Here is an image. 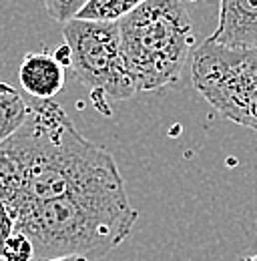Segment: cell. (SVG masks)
Returning a JSON list of instances; mask_svg holds the SVG:
<instances>
[{
  "label": "cell",
  "mask_w": 257,
  "mask_h": 261,
  "mask_svg": "<svg viewBox=\"0 0 257 261\" xmlns=\"http://www.w3.org/2000/svg\"><path fill=\"white\" fill-rule=\"evenodd\" d=\"M18 81L36 100H53L64 87V68L53 55L29 53L18 68Z\"/></svg>",
  "instance_id": "cell-7"
},
{
  "label": "cell",
  "mask_w": 257,
  "mask_h": 261,
  "mask_svg": "<svg viewBox=\"0 0 257 261\" xmlns=\"http://www.w3.org/2000/svg\"><path fill=\"white\" fill-rule=\"evenodd\" d=\"M191 81L219 115L257 130V50L225 48L207 38L193 55Z\"/></svg>",
  "instance_id": "cell-4"
},
{
  "label": "cell",
  "mask_w": 257,
  "mask_h": 261,
  "mask_svg": "<svg viewBox=\"0 0 257 261\" xmlns=\"http://www.w3.org/2000/svg\"><path fill=\"white\" fill-rule=\"evenodd\" d=\"M42 261H87V259L85 257H57V259H42Z\"/></svg>",
  "instance_id": "cell-13"
},
{
  "label": "cell",
  "mask_w": 257,
  "mask_h": 261,
  "mask_svg": "<svg viewBox=\"0 0 257 261\" xmlns=\"http://www.w3.org/2000/svg\"><path fill=\"white\" fill-rule=\"evenodd\" d=\"M0 259L2 261H34V247H32V241L18 229H14L2 249H0Z\"/></svg>",
  "instance_id": "cell-10"
},
{
  "label": "cell",
  "mask_w": 257,
  "mask_h": 261,
  "mask_svg": "<svg viewBox=\"0 0 257 261\" xmlns=\"http://www.w3.org/2000/svg\"><path fill=\"white\" fill-rule=\"evenodd\" d=\"M145 2L147 0H89L76 18L95 22H119Z\"/></svg>",
  "instance_id": "cell-9"
},
{
  "label": "cell",
  "mask_w": 257,
  "mask_h": 261,
  "mask_svg": "<svg viewBox=\"0 0 257 261\" xmlns=\"http://www.w3.org/2000/svg\"><path fill=\"white\" fill-rule=\"evenodd\" d=\"M243 261H257V253H255V255H251V257H245Z\"/></svg>",
  "instance_id": "cell-14"
},
{
  "label": "cell",
  "mask_w": 257,
  "mask_h": 261,
  "mask_svg": "<svg viewBox=\"0 0 257 261\" xmlns=\"http://www.w3.org/2000/svg\"><path fill=\"white\" fill-rule=\"evenodd\" d=\"M121 46L137 93L173 87L195 46L183 0H147L119 20Z\"/></svg>",
  "instance_id": "cell-3"
},
{
  "label": "cell",
  "mask_w": 257,
  "mask_h": 261,
  "mask_svg": "<svg viewBox=\"0 0 257 261\" xmlns=\"http://www.w3.org/2000/svg\"><path fill=\"white\" fill-rule=\"evenodd\" d=\"M44 2V8H46V14L61 22V24H66L68 20L76 18V14L85 8V4L89 0H42Z\"/></svg>",
  "instance_id": "cell-11"
},
{
  "label": "cell",
  "mask_w": 257,
  "mask_h": 261,
  "mask_svg": "<svg viewBox=\"0 0 257 261\" xmlns=\"http://www.w3.org/2000/svg\"><path fill=\"white\" fill-rule=\"evenodd\" d=\"M27 117L29 102L14 87L0 83V143H4L10 135L20 129Z\"/></svg>",
  "instance_id": "cell-8"
},
{
  "label": "cell",
  "mask_w": 257,
  "mask_h": 261,
  "mask_svg": "<svg viewBox=\"0 0 257 261\" xmlns=\"http://www.w3.org/2000/svg\"><path fill=\"white\" fill-rule=\"evenodd\" d=\"M63 38L70 53V68L91 89L96 109H102L105 98L127 100L137 95L123 57L119 22L72 18L63 24Z\"/></svg>",
  "instance_id": "cell-5"
},
{
  "label": "cell",
  "mask_w": 257,
  "mask_h": 261,
  "mask_svg": "<svg viewBox=\"0 0 257 261\" xmlns=\"http://www.w3.org/2000/svg\"><path fill=\"white\" fill-rule=\"evenodd\" d=\"M12 231H14V217L8 211V207L4 205V201H0V249Z\"/></svg>",
  "instance_id": "cell-12"
},
{
  "label": "cell",
  "mask_w": 257,
  "mask_h": 261,
  "mask_svg": "<svg viewBox=\"0 0 257 261\" xmlns=\"http://www.w3.org/2000/svg\"><path fill=\"white\" fill-rule=\"evenodd\" d=\"M14 229L32 241L36 261L57 257L100 259L117 249L137 223L123 183L31 203L12 213Z\"/></svg>",
  "instance_id": "cell-2"
},
{
  "label": "cell",
  "mask_w": 257,
  "mask_h": 261,
  "mask_svg": "<svg viewBox=\"0 0 257 261\" xmlns=\"http://www.w3.org/2000/svg\"><path fill=\"white\" fill-rule=\"evenodd\" d=\"M115 183L123 177L113 155L85 139L55 100L29 105L22 127L0 143V201L10 213Z\"/></svg>",
  "instance_id": "cell-1"
},
{
  "label": "cell",
  "mask_w": 257,
  "mask_h": 261,
  "mask_svg": "<svg viewBox=\"0 0 257 261\" xmlns=\"http://www.w3.org/2000/svg\"><path fill=\"white\" fill-rule=\"evenodd\" d=\"M209 40L225 48L257 50V0H219L217 29Z\"/></svg>",
  "instance_id": "cell-6"
}]
</instances>
